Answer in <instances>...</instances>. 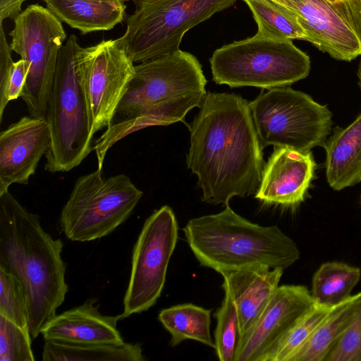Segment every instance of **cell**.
Instances as JSON below:
<instances>
[{"label":"cell","instance_id":"6da1fadb","mask_svg":"<svg viewBox=\"0 0 361 361\" xmlns=\"http://www.w3.org/2000/svg\"><path fill=\"white\" fill-rule=\"evenodd\" d=\"M190 131L186 163L203 202L226 206L233 197L256 193L265 163L247 100L207 92Z\"/></svg>","mask_w":361,"mask_h":361},{"label":"cell","instance_id":"7a4b0ae2","mask_svg":"<svg viewBox=\"0 0 361 361\" xmlns=\"http://www.w3.org/2000/svg\"><path fill=\"white\" fill-rule=\"evenodd\" d=\"M135 71L110 124L93 145L99 170L117 142L147 127L185 123L207 94L202 65L180 49L139 63Z\"/></svg>","mask_w":361,"mask_h":361},{"label":"cell","instance_id":"3957f363","mask_svg":"<svg viewBox=\"0 0 361 361\" xmlns=\"http://www.w3.org/2000/svg\"><path fill=\"white\" fill-rule=\"evenodd\" d=\"M63 244L42 226L10 192L0 195V268L13 274L26 293L31 337L56 314L68 288Z\"/></svg>","mask_w":361,"mask_h":361},{"label":"cell","instance_id":"277c9868","mask_svg":"<svg viewBox=\"0 0 361 361\" xmlns=\"http://www.w3.org/2000/svg\"><path fill=\"white\" fill-rule=\"evenodd\" d=\"M183 231L200 265L221 275L256 265L284 270L300 256L295 241L278 226L254 224L228 204L219 213L189 220Z\"/></svg>","mask_w":361,"mask_h":361},{"label":"cell","instance_id":"5b68a950","mask_svg":"<svg viewBox=\"0 0 361 361\" xmlns=\"http://www.w3.org/2000/svg\"><path fill=\"white\" fill-rule=\"evenodd\" d=\"M209 62L213 81L230 87H286L307 78L311 68L309 56L293 40L258 32L216 49Z\"/></svg>","mask_w":361,"mask_h":361},{"label":"cell","instance_id":"8992f818","mask_svg":"<svg viewBox=\"0 0 361 361\" xmlns=\"http://www.w3.org/2000/svg\"><path fill=\"white\" fill-rule=\"evenodd\" d=\"M80 45L71 35L60 49L44 118L51 134L45 169L68 172L93 149L85 99L75 69L74 56Z\"/></svg>","mask_w":361,"mask_h":361},{"label":"cell","instance_id":"52a82bcc","mask_svg":"<svg viewBox=\"0 0 361 361\" xmlns=\"http://www.w3.org/2000/svg\"><path fill=\"white\" fill-rule=\"evenodd\" d=\"M236 0H136L125 33L117 39L133 63L179 49L185 34Z\"/></svg>","mask_w":361,"mask_h":361},{"label":"cell","instance_id":"ba28073f","mask_svg":"<svg viewBox=\"0 0 361 361\" xmlns=\"http://www.w3.org/2000/svg\"><path fill=\"white\" fill-rule=\"evenodd\" d=\"M142 195L128 176L105 178L97 169L75 180L60 214L61 229L72 241L103 238L126 221Z\"/></svg>","mask_w":361,"mask_h":361},{"label":"cell","instance_id":"9c48e42d","mask_svg":"<svg viewBox=\"0 0 361 361\" xmlns=\"http://www.w3.org/2000/svg\"><path fill=\"white\" fill-rule=\"evenodd\" d=\"M249 105L262 149L274 145L308 152L324 147L331 132L328 106L288 86L262 92Z\"/></svg>","mask_w":361,"mask_h":361},{"label":"cell","instance_id":"30bf717a","mask_svg":"<svg viewBox=\"0 0 361 361\" xmlns=\"http://www.w3.org/2000/svg\"><path fill=\"white\" fill-rule=\"evenodd\" d=\"M12 51L25 61L27 75L21 99L30 116L44 118L60 49L66 39L62 22L47 7L32 4L14 19Z\"/></svg>","mask_w":361,"mask_h":361},{"label":"cell","instance_id":"8fae6325","mask_svg":"<svg viewBox=\"0 0 361 361\" xmlns=\"http://www.w3.org/2000/svg\"><path fill=\"white\" fill-rule=\"evenodd\" d=\"M178 239V222L169 206H162L145 220L133 250L121 319L147 311L157 302Z\"/></svg>","mask_w":361,"mask_h":361},{"label":"cell","instance_id":"7c38bea8","mask_svg":"<svg viewBox=\"0 0 361 361\" xmlns=\"http://www.w3.org/2000/svg\"><path fill=\"white\" fill-rule=\"evenodd\" d=\"M74 64L94 135L110 124L135 75V65L117 39L80 46Z\"/></svg>","mask_w":361,"mask_h":361},{"label":"cell","instance_id":"4fadbf2b","mask_svg":"<svg viewBox=\"0 0 361 361\" xmlns=\"http://www.w3.org/2000/svg\"><path fill=\"white\" fill-rule=\"evenodd\" d=\"M305 41L331 58L351 61L361 55V18L352 0H301L291 8Z\"/></svg>","mask_w":361,"mask_h":361},{"label":"cell","instance_id":"5bb4252c","mask_svg":"<svg viewBox=\"0 0 361 361\" xmlns=\"http://www.w3.org/2000/svg\"><path fill=\"white\" fill-rule=\"evenodd\" d=\"M314 302L307 286H279L254 324L240 338L235 361H264L279 339Z\"/></svg>","mask_w":361,"mask_h":361},{"label":"cell","instance_id":"9a60e30c","mask_svg":"<svg viewBox=\"0 0 361 361\" xmlns=\"http://www.w3.org/2000/svg\"><path fill=\"white\" fill-rule=\"evenodd\" d=\"M50 144L44 118L23 116L0 133V195L13 184L29 183Z\"/></svg>","mask_w":361,"mask_h":361},{"label":"cell","instance_id":"2e32d148","mask_svg":"<svg viewBox=\"0 0 361 361\" xmlns=\"http://www.w3.org/2000/svg\"><path fill=\"white\" fill-rule=\"evenodd\" d=\"M315 169L311 151L275 147L264 164L255 197L269 205L297 206L305 198Z\"/></svg>","mask_w":361,"mask_h":361},{"label":"cell","instance_id":"e0dca14e","mask_svg":"<svg viewBox=\"0 0 361 361\" xmlns=\"http://www.w3.org/2000/svg\"><path fill=\"white\" fill-rule=\"evenodd\" d=\"M97 302V298H89L79 306L56 314L41 330L44 341L73 344L123 343L117 329L121 314H102Z\"/></svg>","mask_w":361,"mask_h":361},{"label":"cell","instance_id":"ac0fdd59","mask_svg":"<svg viewBox=\"0 0 361 361\" xmlns=\"http://www.w3.org/2000/svg\"><path fill=\"white\" fill-rule=\"evenodd\" d=\"M283 269L256 265L221 274L223 288L236 305L240 338L252 327L279 286Z\"/></svg>","mask_w":361,"mask_h":361},{"label":"cell","instance_id":"d6986e66","mask_svg":"<svg viewBox=\"0 0 361 361\" xmlns=\"http://www.w3.org/2000/svg\"><path fill=\"white\" fill-rule=\"evenodd\" d=\"M329 186L341 190L361 181V113L345 128L336 126L323 147Z\"/></svg>","mask_w":361,"mask_h":361},{"label":"cell","instance_id":"ffe728a7","mask_svg":"<svg viewBox=\"0 0 361 361\" xmlns=\"http://www.w3.org/2000/svg\"><path fill=\"white\" fill-rule=\"evenodd\" d=\"M129 0H44L61 22L85 35L107 31L121 23Z\"/></svg>","mask_w":361,"mask_h":361},{"label":"cell","instance_id":"44dd1931","mask_svg":"<svg viewBox=\"0 0 361 361\" xmlns=\"http://www.w3.org/2000/svg\"><path fill=\"white\" fill-rule=\"evenodd\" d=\"M44 361H144L140 343L73 344L47 341Z\"/></svg>","mask_w":361,"mask_h":361},{"label":"cell","instance_id":"7402d4cb","mask_svg":"<svg viewBox=\"0 0 361 361\" xmlns=\"http://www.w3.org/2000/svg\"><path fill=\"white\" fill-rule=\"evenodd\" d=\"M359 293L334 306L291 361H324L350 324Z\"/></svg>","mask_w":361,"mask_h":361},{"label":"cell","instance_id":"603a6c76","mask_svg":"<svg viewBox=\"0 0 361 361\" xmlns=\"http://www.w3.org/2000/svg\"><path fill=\"white\" fill-rule=\"evenodd\" d=\"M158 319L170 334L172 347L193 340L214 348L210 334L209 310L191 303L180 304L162 310Z\"/></svg>","mask_w":361,"mask_h":361},{"label":"cell","instance_id":"cb8c5ba5","mask_svg":"<svg viewBox=\"0 0 361 361\" xmlns=\"http://www.w3.org/2000/svg\"><path fill=\"white\" fill-rule=\"evenodd\" d=\"M360 277L359 267L339 262H325L312 276V298L317 303L332 307L351 296Z\"/></svg>","mask_w":361,"mask_h":361},{"label":"cell","instance_id":"d4e9b609","mask_svg":"<svg viewBox=\"0 0 361 361\" xmlns=\"http://www.w3.org/2000/svg\"><path fill=\"white\" fill-rule=\"evenodd\" d=\"M252 11L257 32L277 39L304 40L305 32L290 8L272 0H243Z\"/></svg>","mask_w":361,"mask_h":361},{"label":"cell","instance_id":"484cf974","mask_svg":"<svg viewBox=\"0 0 361 361\" xmlns=\"http://www.w3.org/2000/svg\"><path fill=\"white\" fill-rule=\"evenodd\" d=\"M331 309L314 302L279 339L264 361H291Z\"/></svg>","mask_w":361,"mask_h":361},{"label":"cell","instance_id":"4316f807","mask_svg":"<svg viewBox=\"0 0 361 361\" xmlns=\"http://www.w3.org/2000/svg\"><path fill=\"white\" fill-rule=\"evenodd\" d=\"M224 293L221 305L215 313L214 349L220 361H235L240 336L239 317L231 295L226 291Z\"/></svg>","mask_w":361,"mask_h":361},{"label":"cell","instance_id":"83f0119b","mask_svg":"<svg viewBox=\"0 0 361 361\" xmlns=\"http://www.w3.org/2000/svg\"><path fill=\"white\" fill-rule=\"evenodd\" d=\"M0 315L30 331L25 289L13 274L2 268H0Z\"/></svg>","mask_w":361,"mask_h":361},{"label":"cell","instance_id":"f1b7e54d","mask_svg":"<svg viewBox=\"0 0 361 361\" xmlns=\"http://www.w3.org/2000/svg\"><path fill=\"white\" fill-rule=\"evenodd\" d=\"M30 331L0 315V361L35 360Z\"/></svg>","mask_w":361,"mask_h":361},{"label":"cell","instance_id":"f546056e","mask_svg":"<svg viewBox=\"0 0 361 361\" xmlns=\"http://www.w3.org/2000/svg\"><path fill=\"white\" fill-rule=\"evenodd\" d=\"M353 317L324 361H361V291Z\"/></svg>","mask_w":361,"mask_h":361},{"label":"cell","instance_id":"4dcf8cb0","mask_svg":"<svg viewBox=\"0 0 361 361\" xmlns=\"http://www.w3.org/2000/svg\"><path fill=\"white\" fill-rule=\"evenodd\" d=\"M27 75V68L22 59L13 62L4 73L0 74L1 123L8 103L21 97Z\"/></svg>","mask_w":361,"mask_h":361},{"label":"cell","instance_id":"1f68e13d","mask_svg":"<svg viewBox=\"0 0 361 361\" xmlns=\"http://www.w3.org/2000/svg\"><path fill=\"white\" fill-rule=\"evenodd\" d=\"M0 74L4 73L14 62L11 56V48L8 43L4 30L3 22H0Z\"/></svg>","mask_w":361,"mask_h":361},{"label":"cell","instance_id":"d6a6232c","mask_svg":"<svg viewBox=\"0 0 361 361\" xmlns=\"http://www.w3.org/2000/svg\"><path fill=\"white\" fill-rule=\"evenodd\" d=\"M27 0H0V22L7 18L14 19L21 11Z\"/></svg>","mask_w":361,"mask_h":361},{"label":"cell","instance_id":"836d02e7","mask_svg":"<svg viewBox=\"0 0 361 361\" xmlns=\"http://www.w3.org/2000/svg\"><path fill=\"white\" fill-rule=\"evenodd\" d=\"M288 8H291L301 0H272Z\"/></svg>","mask_w":361,"mask_h":361},{"label":"cell","instance_id":"e575fe53","mask_svg":"<svg viewBox=\"0 0 361 361\" xmlns=\"http://www.w3.org/2000/svg\"><path fill=\"white\" fill-rule=\"evenodd\" d=\"M352 2L361 18V0H352Z\"/></svg>","mask_w":361,"mask_h":361},{"label":"cell","instance_id":"d590c367","mask_svg":"<svg viewBox=\"0 0 361 361\" xmlns=\"http://www.w3.org/2000/svg\"><path fill=\"white\" fill-rule=\"evenodd\" d=\"M357 78H358L357 84H358L359 87H360V89L361 90V60L360 61V63H359V65H358L357 71Z\"/></svg>","mask_w":361,"mask_h":361},{"label":"cell","instance_id":"8d00e7d4","mask_svg":"<svg viewBox=\"0 0 361 361\" xmlns=\"http://www.w3.org/2000/svg\"><path fill=\"white\" fill-rule=\"evenodd\" d=\"M327 1L332 2V3H337V2L342 1L343 0H327Z\"/></svg>","mask_w":361,"mask_h":361},{"label":"cell","instance_id":"74e56055","mask_svg":"<svg viewBox=\"0 0 361 361\" xmlns=\"http://www.w3.org/2000/svg\"><path fill=\"white\" fill-rule=\"evenodd\" d=\"M360 203H361V195H360Z\"/></svg>","mask_w":361,"mask_h":361}]
</instances>
